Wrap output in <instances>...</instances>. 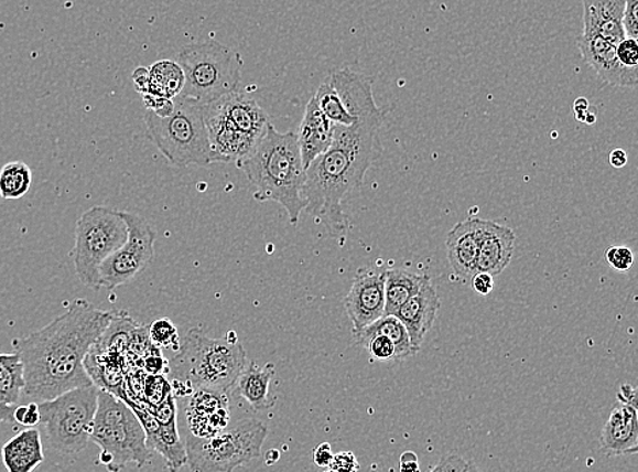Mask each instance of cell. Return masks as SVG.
<instances>
[{"mask_svg":"<svg viewBox=\"0 0 638 472\" xmlns=\"http://www.w3.org/2000/svg\"><path fill=\"white\" fill-rule=\"evenodd\" d=\"M431 282V277L419 276L398 268L386 271V307L385 314H396L398 309L419 293L423 285Z\"/></svg>","mask_w":638,"mask_h":472,"instance_id":"cell-26","label":"cell"},{"mask_svg":"<svg viewBox=\"0 0 638 472\" xmlns=\"http://www.w3.org/2000/svg\"><path fill=\"white\" fill-rule=\"evenodd\" d=\"M149 336L153 345L161 348H171L177 352L180 347V336L175 324L167 318L155 320L152 325H149Z\"/></svg>","mask_w":638,"mask_h":472,"instance_id":"cell-31","label":"cell"},{"mask_svg":"<svg viewBox=\"0 0 638 472\" xmlns=\"http://www.w3.org/2000/svg\"><path fill=\"white\" fill-rule=\"evenodd\" d=\"M129 237L100 267V288L115 289L147 270L154 258L156 233L141 215L123 212Z\"/></svg>","mask_w":638,"mask_h":472,"instance_id":"cell-12","label":"cell"},{"mask_svg":"<svg viewBox=\"0 0 638 472\" xmlns=\"http://www.w3.org/2000/svg\"><path fill=\"white\" fill-rule=\"evenodd\" d=\"M127 405L141 421L150 451H155L164 458L167 470L183 469L187 464V450H185V442L180 439L177 423H160L144 405L136 404V401H129Z\"/></svg>","mask_w":638,"mask_h":472,"instance_id":"cell-15","label":"cell"},{"mask_svg":"<svg viewBox=\"0 0 638 472\" xmlns=\"http://www.w3.org/2000/svg\"><path fill=\"white\" fill-rule=\"evenodd\" d=\"M147 137L173 167H208L214 161L203 104L195 98L179 95L173 98V110L165 118L150 110L144 114Z\"/></svg>","mask_w":638,"mask_h":472,"instance_id":"cell-5","label":"cell"},{"mask_svg":"<svg viewBox=\"0 0 638 472\" xmlns=\"http://www.w3.org/2000/svg\"><path fill=\"white\" fill-rule=\"evenodd\" d=\"M153 414L160 423H175L177 421L176 398L172 394L164 401L156 406H144Z\"/></svg>","mask_w":638,"mask_h":472,"instance_id":"cell-36","label":"cell"},{"mask_svg":"<svg viewBox=\"0 0 638 472\" xmlns=\"http://www.w3.org/2000/svg\"><path fill=\"white\" fill-rule=\"evenodd\" d=\"M90 441L101 450L100 463L112 472L131 463L142 469L152 459L147 433L136 412L125 400L104 389L98 393Z\"/></svg>","mask_w":638,"mask_h":472,"instance_id":"cell-7","label":"cell"},{"mask_svg":"<svg viewBox=\"0 0 638 472\" xmlns=\"http://www.w3.org/2000/svg\"><path fill=\"white\" fill-rule=\"evenodd\" d=\"M184 81L183 69L176 61L155 62L148 67V84L142 95L173 100L182 93Z\"/></svg>","mask_w":638,"mask_h":472,"instance_id":"cell-27","label":"cell"},{"mask_svg":"<svg viewBox=\"0 0 638 472\" xmlns=\"http://www.w3.org/2000/svg\"><path fill=\"white\" fill-rule=\"evenodd\" d=\"M628 154L623 149H616L610 154V164L614 168L620 169L628 164Z\"/></svg>","mask_w":638,"mask_h":472,"instance_id":"cell-47","label":"cell"},{"mask_svg":"<svg viewBox=\"0 0 638 472\" xmlns=\"http://www.w3.org/2000/svg\"><path fill=\"white\" fill-rule=\"evenodd\" d=\"M267 427L258 419H239L217 435H190L185 441L190 470L199 472H230L252 462L262 454Z\"/></svg>","mask_w":638,"mask_h":472,"instance_id":"cell-9","label":"cell"},{"mask_svg":"<svg viewBox=\"0 0 638 472\" xmlns=\"http://www.w3.org/2000/svg\"><path fill=\"white\" fill-rule=\"evenodd\" d=\"M187 422L191 435L207 437L219 433L230 423L229 401L226 394L198 389L191 395Z\"/></svg>","mask_w":638,"mask_h":472,"instance_id":"cell-16","label":"cell"},{"mask_svg":"<svg viewBox=\"0 0 638 472\" xmlns=\"http://www.w3.org/2000/svg\"><path fill=\"white\" fill-rule=\"evenodd\" d=\"M203 109L214 161L225 164L251 154L270 124L264 109L246 93H229Z\"/></svg>","mask_w":638,"mask_h":472,"instance_id":"cell-6","label":"cell"},{"mask_svg":"<svg viewBox=\"0 0 638 472\" xmlns=\"http://www.w3.org/2000/svg\"><path fill=\"white\" fill-rule=\"evenodd\" d=\"M602 451L612 457L638 451L637 407L619 404L608 417L601 436Z\"/></svg>","mask_w":638,"mask_h":472,"instance_id":"cell-20","label":"cell"},{"mask_svg":"<svg viewBox=\"0 0 638 472\" xmlns=\"http://www.w3.org/2000/svg\"><path fill=\"white\" fill-rule=\"evenodd\" d=\"M313 98H315L317 107L321 108L322 112L326 115L334 125L350 126L357 120L356 116H353L349 110L346 109L344 101H342L329 77L324 79L322 85L318 86L316 95L313 96Z\"/></svg>","mask_w":638,"mask_h":472,"instance_id":"cell-30","label":"cell"},{"mask_svg":"<svg viewBox=\"0 0 638 472\" xmlns=\"http://www.w3.org/2000/svg\"><path fill=\"white\" fill-rule=\"evenodd\" d=\"M141 368L148 375H166L167 369H170V361L162 355L161 347L152 343L141 360Z\"/></svg>","mask_w":638,"mask_h":472,"instance_id":"cell-33","label":"cell"},{"mask_svg":"<svg viewBox=\"0 0 638 472\" xmlns=\"http://www.w3.org/2000/svg\"><path fill=\"white\" fill-rule=\"evenodd\" d=\"M334 131L335 125L322 112L315 98L312 97L306 104L304 118L301 120L298 133L301 159H303L305 171L333 143Z\"/></svg>","mask_w":638,"mask_h":472,"instance_id":"cell-21","label":"cell"},{"mask_svg":"<svg viewBox=\"0 0 638 472\" xmlns=\"http://www.w3.org/2000/svg\"><path fill=\"white\" fill-rule=\"evenodd\" d=\"M617 56L626 67H638V44L636 39L624 37L617 44Z\"/></svg>","mask_w":638,"mask_h":472,"instance_id":"cell-38","label":"cell"},{"mask_svg":"<svg viewBox=\"0 0 638 472\" xmlns=\"http://www.w3.org/2000/svg\"><path fill=\"white\" fill-rule=\"evenodd\" d=\"M14 422L23 428H34L40 423V407L37 401L28 405H17L14 410Z\"/></svg>","mask_w":638,"mask_h":472,"instance_id":"cell-37","label":"cell"},{"mask_svg":"<svg viewBox=\"0 0 638 472\" xmlns=\"http://www.w3.org/2000/svg\"><path fill=\"white\" fill-rule=\"evenodd\" d=\"M375 358L380 361H396V345L386 335H376L365 343V346Z\"/></svg>","mask_w":638,"mask_h":472,"instance_id":"cell-34","label":"cell"},{"mask_svg":"<svg viewBox=\"0 0 638 472\" xmlns=\"http://www.w3.org/2000/svg\"><path fill=\"white\" fill-rule=\"evenodd\" d=\"M477 465L467 462V460L457 457V454H445L440 459L437 465L431 469L433 472L437 471H477Z\"/></svg>","mask_w":638,"mask_h":472,"instance_id":"cell-40","label":"cell"},{"mask_svg":"<svg viewBox=\"0 0 638 472\" xmlns=\"http://www.w3.org/2000/svg\"><path fill=\"white\" fill-rule=\"evenodd\" d=\"M440 305L441 302L437 291L431 281L423 285L419 293L411 297L409 301H405L396 313V317L403 323L405 330H408L411 346L414 347L417 353L420 352L428 332L433 328Z\"/></svg>","mask_w":638,"mask_h":472,"instance_id":"cell-18","label":"cell"},{"mask_svg":"<svg viewBox=\"0 0 638 472\" xmlns=\"http://www.w3.org/2000/svg\"><path fill=\"white\" fill-rule=\"evenodd\" d=\"M172 394L170 380L165 375H148L143 382V405L156 406Z\"/></svg>","mask_w":638,"mask_h":472,"instance_id":"cell-32","label":"cell"},{"mask_svg":"<svg viewBox=\"0 0 638 472\" xmlns=\"http://www.w3.org/2000/svg\"><path fill=\"white\" fill-rule=\"evenodd\" d=\"M353 335L354 341L359 346H365V343L376 335L390 337L393 345H396V361H403L417 354L414 347L411 346L408 330H405L403 323L400 322L396 314H385V317Z\"/></svg>","mask_w":638,"mask_h":472,"instance_id":"cell-25","label":"cell"},{"mask_svg":"<svg viewBox=\"0 0 638 472\" xmlns=\"http://www.w3.org/2000/svg\"><path fill=\"white\" fill-rule=\"evenodd\" d=\"M23 365L17 353H0V396L11 405H19L23 393Z\"/></svg>","mask_w":638,"mask_h":472,"instance_id":"cell-28","label":"cell"},{"mask_svg":"<svg viewBox=\"0 0 638 472\" xmlns=\"http://www.w3.org/2000/svg\"><path fill=\"white\" fill-rule=\"evenodd\" d=\"M619 404L630 405L637 407V390L630 384H624L618 390Z\"/></svg>","mask_w":638,"mask_h":472,"instance_id":"cell-46","label":"cell"},{"mask_svg":"<svg viewBox=\"0 0 638 472\" xmlns=\"http://www.w3.org/2000/svg\"><path fill=\"white\" fill-rule=\"evenodd\" d=\"M112 317V312L77 299L42 330L15 337L11 345L23 365L25 386L22 395L33 401H43L69 389L91 386L85 369L86 354Z\"/></svg>","mask_w":638,"mask_h":472,"instance_id":"cell-1","label":"cell"},{"mask_svg":"<svg viewBox=\"0 0 638 472\" xmlns=\"http://www.w3.org/2000/svg\"><path fill=\"white\" fill-rule=\"evenodd\" d=\"M605 259L607 264L610 265L614 270L619 272L629 271L631 266L635 264V255L631 253L630 248L626 247H612L605 253Z\"/></svg>","mask_w":638,"mask_h":472,"instance_id":"cell-35","label":"cell"},{"mask_svg":"<svg viewBox=\"0 0 638 472\" xmlns=\"http://www.w3.org/2000/svg\"><path fill=\"white\" fill-rule=\"evenodd\" d=\"M275 373L274 364H266L262 368L257 363H247L237 378V393L255 411L270 410L277 404L275 396L270 393V384Z\"/></svg>","mask_w":638,"mask_h":472,"instance_id":"cell-24","label":"cell"},{"mask_svg":"<svg viewBox=\"0 0 638 472\" xmlns=\"http://www.w3.org/2000/svg\"><path fill=\"white\" fill-rule=\"evenodd\" d=\"M327 469L335 472H356L359 470V463L356 454L345 451L334 454Z\"/></svg>","mask_w":638,"mask_h":472,"instance_id":"cell-41","label":"cell"},{"mask_svg":"<svg viewBox=\"0 0 638 472\" xmlns=\"http://www.w3.org/2000/svg\"><path fill=\"white\" fill-rule=\"evenodd\" d=\"M32 183V169L25 162H9L0 169V197L4 201L21 200L31 190Z\"/></svg>","mask_w":638,"mask_h":472,"instance_id":"cell-29","label":"cell"},{"mask_svg":"<svg viewBox=\"0 0 638 472\" xmlns=\"http://www.w3.org/2000/svg\"><path fill=\"white\" fill-rule=\"evenodd\" d=\"M42 433L26 428L10 439L2 448V460L9 472H32L44 462Z\"/></svg>","mask_w":638,"mask_h":472,"instance_id":"cell-23","label":"cell"},{"mask_svg":"<svg viewBox=\"0 0 638 472\" xmlns=\"http://www.w3.org/2000/svg\"><path fill=\"white\" fill-rule=\"evenodd\" d=\"M100 388L91 386L67 390L54 399L37 401L52 450L65 457L83 452L90 441Z\"/></svg>","mask_w":638,"mask_h":472,"instance_id":"cell-10","label":"cell"},{"mask_svg":"<svg viewBox=\"0 0 638 472\" xmlns=\"http://www.w3.org/2000/svg\"><path fill=\"white\" fill-rule=\"evenodd\" d=\"M473 290L477 291L478 294L487 296L491 293L493 288H495V281H493V276L487 272H475L472 277Z\"/></svg>","mask_w":638,"mask_h":472,"instance_id":"cell-42","label":"cell"},{"mask_svg":"<svg viewBox=\"0 0 638 472\" xmlns=\"http://www.w3.org/2000/svg\"><path fill=\"white\" fill-rule=\"evenodd\" d=\"M385 116L375 105L357 114L353 125H335L333 143L305 171L304 212L338 240H345L350 226L344 212L347 195L363 185L365 174L382 153Z\"/></svg>","mask_w":638,"mask_h":472,"instance_id":"cell-2","label":"cell"},{"mask_svg":"<svg viewBox=\"0 0 638 472\" xmlns=\"http://www.w3.org/2000/svg\"><path fill=\"white\" fill-rule=\"evenodd\" d=\"M484 219L468 218L457 224L446 237V255L452 271L467 281L477 272V258Z\"/></svg>","mask_w":638,"mask_h":472,"instance_id":"cell-17","label":"cell"},{"mask_svg":"<svg viewBox=\"0 0 638 472\" xmlns=\"http://www.w3.org/2000/svg\"><path fill=\"white\" fill-rule=\"evenodd\" d=\"M588 109L590 104L587 100H585V98H578V100H576V103H574L573 105V110L574 114H576V118H578V116L583 114L584 116L582 121H584V124L593 126L596 121V115L590 114Z\"/></svg>","mask_w":638,"mask_h":472,"instance_id":"cell-44","label":"cell"},{"mask_svg":"<svg viewBox=\"0 0 638 472\" xmlns=\"http://www.w3.org/2000/svg\"><path fill=\"white\" fill-rule=\"evenodd\" d=\"M236 165L255 186V200L278 203L286 210L290 224L300 223L305 210V168L293 131L280 132L269 124L257 148Z\"/></svg>","mask_w":638,"mask_h":472,"instance_id":"cell-3","label":"cell"},{"mask_svg":"<svg viewBox=\"0 0 638 472\" xmlns=\"http://www.w3.org/2000/svg\"><path fill=\"white\" fill-rule=\"evenodd\" d=\"M583 32L594 33L597 36L618 44L625 37L623 14L625 0H582Z\"/></svg>","mask_w":638,"mask_h":472,"instance_id":"cell-22","label":"cell"},{"mask_svg":"<svg viewBox=\"0 0 638 472\" xmlns=\"http://www.w3.org/2000/svg\"><path fill=\"white\" fill-rule=\"evenodd\" d=\"M399 470L417 472L420 471L419 457L414 452H403L399 459Z\"/></svg>","mask_w":638,"mask_h":472,"instance_id":"cell-45","label":"cell"},{"mask_svg":"<svg viewBox=\"0 0 638 472\" xmlns=\"http://www.w3.org/2000/svg\"><path fill=\"white\" fill-rule=\"evenodd\" d=\"M516 236L512 229L484 219L480 233L477 272H487L496 277L506 270L512 259Z\"/></svg>","mask_w":638,"mask_h":472,"instance_id":"cell-19","label":"cell"},{"mask_svg":"<svg viewBox=\"0 0 638 472\" xmlns=\"http://www.w3.org/2000/svg\"><path fill=\"white\" fill-rule=\"evenodd\" d=\"M170 361L172 380L187 383L194 390L228 394L248 363L246 348L235 331L224 337H210L201 329L187 332Z\"/></svg>","mask_w":638,"mask_h":472,"instance_id":"cell-4","label":"cell"},{"mask_svg":"<svg viewBox=\"0 0 638 472\" xmlns=\"http://www.w3.org/2000/svg\"><path fill=\"white\" fill-rule=\"evenodd\" d=\"M577 50L583 61L594 69L597 78L603 83L618 87H631L638 85L637 68L624 66L617 56V44L597 36L594 33H582L576 39Z\"/></svg>","mask_w":638,"mask_h":472,"instance_id":"cell-14","label":"cell"},{"mask_svg":"<svg viewBox=\"0 0 638 472\" xmlns=\"http://www.w3.org/2000/svg\"><path fill=\"white\" fill-rule=\"evenodd\" d=\"M333 458V448H331L328 442H323V444L316 447L315 451H313V462H315L318 468L327 469Z\"/></svg>","mask_w":638,"mask_h":472,"instance_id":"cell-43","label":"cell"},{"mask_svg":"<svg viewBox=\"0 0 638 472\" xmlns=\"http://www.w3.org/2000/svg\"><path fill=\"white\" fill-rule=\"evenodd\" d=\"M386 271L363 268L354 278L345 299V308L353 324V334L385 317Z\"/></svg>","mask_w":638,"mask_h":472,"instance_id":"cell-13","label":"cell"},{"mask_svg":"<svg viewBox=\"0 0 638 472\" xmlns=\"http://www.w3.org/2000/svg\"><path fill=\"white\" fill-rule=\"evenodd\" d=\"M278 459H280V453L277 450H271L266 454L267 464H274Z\"/></svg>","mask_w":638,"mask_h":472,"instance_id":"cell-48","label":"cell"},{"mask_svg":"<svg viewBox=\"0 0 638 472\" xmlns=\"http://www.w3.org/2000/svg\"><path fill=\"white\" fill-rule=\"evenodd\" d=\"M625 37H638V0H625L623 14Z\"/></svg>","mask_w":638,"mask_h":472,"instance_id":"cell-39","label":"cell"},{"mask_svg":"<svg viewBox=\"0 0 638 472\" xmlns=\"http://www.w3.org/2000/svg\"><path fill=\"white\" fill-rule=\"evenodd\" d=\"M129 237L123 212L91 207L80 215L75 227L72 258L75 272L86 288L100 289V267Z\"/></svg>","mask_w":638,"mask_h":472,"instance_id":"cell-11","label":"cell"},{"mask_svg":"<svg viewBox=\"0 0 638 472\" xmlns=\"http://www.w3.org/2000/svg\"><path fill=\"white\" fill-rule=\"evenodd\" d=\"M176 62L185 79L180 95L205 105L239 89L242 56L217 40L207 39L183 46Z\"/></svg>","mask_w":638,"mask_h":472,"instance_id":"cell-8","label":"cell"}]
</instances>
